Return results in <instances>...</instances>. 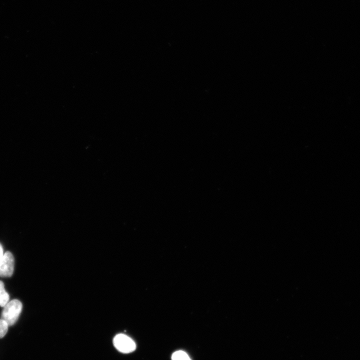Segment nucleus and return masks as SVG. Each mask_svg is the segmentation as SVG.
<instances>
[{
    "label": "nucleus",
    "mask_w": 360,
    "mask_h": 360,
    "mask_svg": "<svg viewBox=\"0 0 360 360\" xmlns=\"http://www.w3.org/2000/svg\"><path fill=\"white\" fill-rule=\"evenodd\" d=\"M22 308V304L18 300L14 299L8 302L4 307L1 318L5 320L9 326L14 325L20 316Z\"/></svg>",
    "instance_id": "obj_1"
},
{
    "label": "nucleus",
    "mask_w": 360,
    "mask_h": 360,
    "mask_svg": "<svg viewBox=\"0 0 360 360\" xmlns=\"http://www.w3.org/2000/svg\"><path fill=\"white\" fill-rule=\"evenodd\" d=\"M114 345L120 352L128 354L136 348L135 342L128 336L120 334L115 336L113 340Z\"/></svg>",
    "instance_id": "obj_2"
},
{
    "label": "nucleus",
    "mask_w": 360,
    "mask_h": 360,
    "mask_svg": "<svg viewBox=\"0 0 360 360\" xmlns=\"http://www.w3.org/2000/svg\"><path fill=\"white\" fill-rule=\"evenodd\" d=\"M14 259L12 254L8 251L4 254L0 260V276L10 277L14 270Z\"/></svg>",
    "instance_id": "obj_3"
},
{
    "label": "nucleus",
    "mask_w": 360,
    "mask_h": 360,
    "mask_svg": "<svg viewBox=\"0 0 360 360\" xmlns=\"http://www.w3.org/2000/svg\"><path fill=\"white\" fill-rule=\"evenodd\" d=\"M10 296L6 290L4 282L0 280V306L4 307L9 302Z\"/></svg>",
    "instance_id": "obj_4"
},
{
    "label": "nucleus",
    "mask_w": 360,
    "mask_h": 360,
    "mask_svg": "<svg viewBox=\"0 0 360 360\" xmlns=\"http://www.w3.org/2000/svg\"><path fill=\"white\" fill-rule=\"evenodd\" d=\"M172 360H191V359L185 352L180 350L172 354Z\"/></svg>",
    "instance_id": "obj_5"
},
{
    "label": "nucleus",
    "mask_w": 360,
    "mask_h": 360,
    "mask_svg": "<svg viewBox=\"0 0 360 360\" xmlns=\"http://www.w3.org/2000/svg\"><path fill=\"white\" fill-rule=\"evenodd\" d=\"M8 326L5 320L0 318V338H3L6 334Z\"/></svg>",
    "instance_id": "obj_6"
},
{
    "label": "nucleus",
    "mask_w": 360,
    "mask_h": 360,
    "mask_svg": "<svg viewBox=\"0 0 360 360\" xmlns=\"http://www.w3.org/2000/svg\"><path fill=\"white\" fill-rule=\"evenodd\" d=\"M4 255L3 248L2 244H0V260Z\"/></svg>",
    "instance_id": "obj_7"
}]
</instances>
